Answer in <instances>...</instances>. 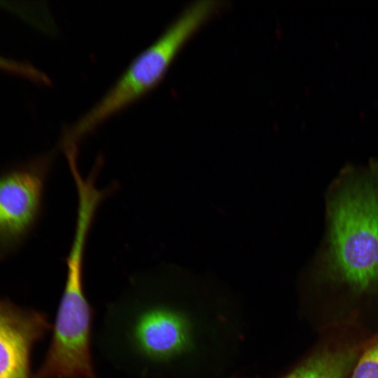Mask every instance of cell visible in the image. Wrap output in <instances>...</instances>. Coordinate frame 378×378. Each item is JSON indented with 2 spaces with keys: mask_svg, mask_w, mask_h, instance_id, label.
<instances>
[{
  "mask_svg": "<svg viewBox=\"0 0 378 378\" xmlns=\"http://www.w3.org/2000/svg\"><path fill=\"white\" fill-rule=\"evenodd\" d=\"M317 280L351 297L378 294V163L349 166L326 193Z\"/></svg>",
  "mask_w": 378,
  "mask_h": 378,
  "instance_id": "cell-1",
  "label": "cell"
},
{
  "mask_svg": "<svg viewBox=\"0 0 378 378\" xmlns=\"http://www.w3.org/2000/svg\"><path fill=\"white\" fill-rule=\"evenodd\" d=\"M154 274L133 279L107 309L99 336L114 365L141 378H155L185 351L190 331L185 316L165 302Z\"/></svg>",
  "mask_w": 378,
  "mask_h": 378,
  "instance_id": "cell-2",
  "label": "cell"
},
{
  "mask_svg": "<svg viewBox=\"0 0 378 378\" xmlns=\"http://www.w3.org/2000/svg\"><path fill=\"white\" fill-rule=\"evenodd\" d=\"M216 8L215 1H203L187 8L132 61L88 112L64 130L60 145H77L104 122L152 91L163 79L182 47Z\"/></svg>",
  "mask_w": 378,
  "mask_h": 378,
  "instance_id": "cell-3",
  "label": "cell"
},
{
  "mask_svg": "<svg viewBox=\"0 0 378 378\" xmlns=\"http://www.w3.org/2000/svg\"><path fill=\"white\" fill-rule=\"evenodd\" d=\"M52 158L43 155L0 177V258L20 244L38 218Z\"/></svg>",
  "mask_w": 378,
  "mask_h": 378,
  "instance_id": "cell-4",
  "label": "cell"
},
{
  "mask_svg": "<svg viewBox=\"0 0 378 378\" xmlns=\"http://www.w3.org/2000/svg\"><path fill=\"white\" fill-rule=\"evenodd\" d=\"M50 328L45 314L0 300V378H33L32 348Z\"/></svg>",
  "mask_w": 378,
  "mask_h": 378,
  "instance_id": "cell-5",
  "label": "cell"
},
{
  "mask_svg": "<svg viewBox=\"0 0 378 378\" xmlns=\"http://www.w3.org/2000/svg\"><path fill=\"white\" fill-rule=\"evenodd\" d=\"M361 342L337 337L326 342L285 378H346L364 349Z\"/></svg>",
  "mask_w": 378,
  "mask_h": 378,
  "instance_id": "cell-6",
  "label": "cell"
},
{
  "mask_svg": "<svg viewBox=\"0 0 378 378\" xmlns=\"http://www.w3.org/2000/svg\"><path fill=\"white\" fill-rule=\"evenodd\" d=\"M351 378H378V335L363 349L351 371Z\"/></svg>",
  "mask_w": 378,
  "mask_h": 378,
  "instance_id": "cell-7",
  "label": "cell"
},
{
  "mask_svg": "<svg viewBox=\"0 0 378 378\" xmlns=\"http://www.w3.org/2000/svg\"><path fill=\"white\" fill-rule=\"evenodd\" d=\"M0 70L28 78L34 82L47 83V76L28 63L19 62L0 55Z\"/></svg>",
  "mask_w": 378,
  "mask_h": 378,
  "instance_id": "cell-8",
  "label": "cell"
}]
</instances>
